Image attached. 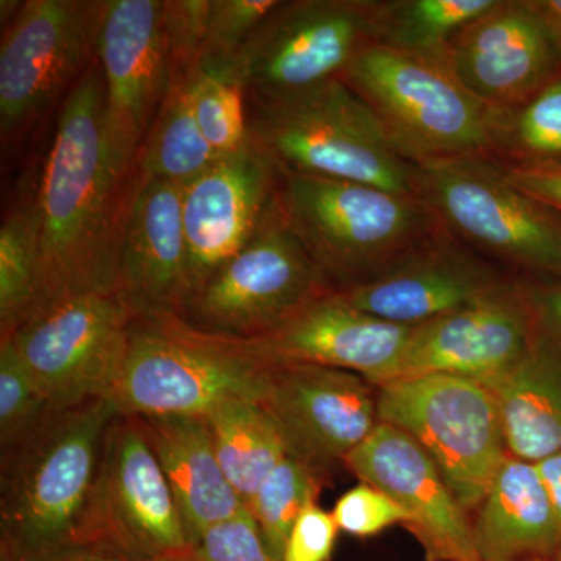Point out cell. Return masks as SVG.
<instances>
[{"instance_id":"4fadbf2b","label":"cell","mask_w":561,"mask_h":561,"mask_svg":"<svg viewBox=\"0 0 561 561\" xmlns=\"http://www.w3.org/2000/svg\"><path fill=\"white\" fill-rule=\"evenodd\" d=\"M101 2L27 0L11 16L0 46V130L31 128L95 58Z\"/></svg>"},{"instance_id":"8d00e7d4","label":"cell","mask_w":561,"mask_h":561,"mask_svg":"<svg viewBox=\"0 0 561 561\" xmlns=\"http://www.w3.org/2000/svg\"><path fill=\"white\" fill-rule=\"evenodd\" d=\"M208 9L209 0L162 2V24L172 69H194L201 65Z\"/></svg>"},{"instance_id":"ee69618b","label":"cell","mask_w":561,"mask_h":561,"mask_svg":"<svg viewBox=\"0 0 561 561\" xmlns=\"http://www.w3.org/2000/svg\"><path fill=\"white\" fill-rule=\"evenodd\" d=\"M524 561H561V553L551 557H541V559L524 560Z\"/></svg>"},{"instance_id":"5bb4252c","label":"cell","mask_w":561,"mask_h":561,"mask_svg":"<svg viewBox=\"0 0 561 561\" xmlns=\"http://www.w3.org/2000/svg\"><path fill=\"white\" fill-rule=\"evenodd\" d=\"M95 57L111 147L125 164L136 165L172 79L161 0H103Z\"/></svg>"},{"instance_id":"8fae6325","label":"cell","mask_w":561,"mask_h":561,"mask_svg":"<svg viewBox=\"0 0 561 561\" xmlns=\"http://www.w3.org/2000/svg\"><path fill=\"white\" fill-rule=\"evenodd\" d=\"M80 546L147 561H173L191 548L171 485L136 416L117 413L106 430Z\"/></svg>"},{"instance_id":"9a60e30c","label":"cell","mask_w":561,"mask_h":561,"mask_svg":"<svg viewBox=\"0 0 561 561\" xmlns=\"http://www.w3.org/2000/svg\"><path fill=\"white\" fill-rule=\"evenodd\" d=\"M373 387L353 371L276 364L261 404L275 421L287 456L328 476L378 426Z\"/></svg>"},{"instance_id":"d590c367","label":"cell","mask_w":561,"mask_h":561,"mask_svg":"<svg viewBox=\"0 0 561 561\" xmlns=\"http://www.w3.org/2000/svg\"><path fill=\"white\" fill-rule=\"evenodd\" d=\"M331 513L339 530L356 538H371L394 524L408 523V515L387 494L368 483L345 491Z\"/></svg>"},{"instance_id":"ab89813d","label":"cell","mask_w":561,"mask_h":561,"mask_svg":"<svg viewBox=\"0 0 561 561\" xmlns=\"http://www.w3.org/2000/svg\"><path fill=\"white\" fill-rule=\"evenodd\" d=\"M523 286L541 330L561 346V284Z\"/></svg>"},{"instance_id":"603a6c76","label":"cell","mask_w":561,"mask_h":561,"mask_svg":"<svg viewBox=\"0 0 561 561\" xmlns=\"http://www.w3.org/2000/svg\"><path fill=\"white\" fill-rule=\"evenodd\" d=\"M136 419L171 485L191 545L210 527L245 507L221 470L203 416L144 415Z\"/></svg>"},{"instance_id":"277c9868","label":"cell","mask_w":561,"mask_h":561,"mask_svg":"<svg viewBox=\"0 0 561 561\" xmlns=\"http://www.w3.org/2000/svg\"><path fill=\"white\" fill-rule=\"evenodd\" d=\"M276 205L335 290L389 271L443 228L419 195L278 172Z\"/></svg>"},{"instance_id":"ba28073f","label":"cell","mask_w":561,"mask_h":561,"mask_svg":"<svg viewBox=\"0 0 561 561\" xmlns=\"http://www.w3.org/2000/svg\"><path fill=\"white\" fill-rule=\"evenodd\" d=\"M378 415L430 454L465 512L478 508L508 457L496 398L472 379L427 375L383 383Z\"/></svg>"},{"instance_id":"1f68e13d","label":"cell","mask_w":561,"mask_h":561,"mask_svg":"<svg viewBox=\"0 0 561 561\" xmlns=\"http://www.w3.org/2000/svg\"><path fill=\"white\" fill-rule=\"evenodd\" d=\"M192 108L198 127L219 157L250 142L245 92L236 81L197 66L191 81Z\"/></svg>"},{"instance_id":"4316f807","label":"cell","mask_w":561,"mask_h":561,"mask_svg":"<svg viewBox=\"0 0 561 561\" xmlns=\"http://www.w3.org/2000/svg\"><path fill=\"white\" fill-rule=\"evenodd\" d=\"M206 420L221 470L249 504L262 481L287 457L275 421L257 401H230L214 409Z\"/></svg>"},{"instance_id":"8992f818","label":"cell","mask_w":561,"mask_h":561,"mask_svg":"<svg viewBox=\"0 0 561 561\" xmlns=\"http://www.w3.org/2000/svg\"><path fill=\"white\" fill-rule=\"evenodd\" d=\"M341 80L412 164L494 157L505 114L476 98L443 58L371 43Z\"/></svg>"},{"instance_id":"60d3db41","label":"cell","mask_w":561,"mask_h":561,"mask_svg":"<svg viewBox=\"0 0 561 561\" xmlns=\"http://www.w3.org/2000/svg\"><path fill=\"white\" fill-rule=\"evenodd\" d=\"M535 465H537L538 472L548 490L549 500H551L557 531H559V553H561V453L553 454L548 459Z\"/></svg>"},{"instance_id":"f1b7e54d","label":"cell","mask_w":561,"mask_h":561,"mask_svg":"<svg viewBox=\"0 0 561 561\" xmlns=\"http://www.w3.org/2000/svg\"><path fill=\"white\" fill-rule=\"evenodd\" d=\"M496 0H381L376 43L443 58L449 43Z\"/></svg>"},{"instance_id":"6da1fadb","label":"cell","mask_w":561,"mask_h":561,"mask_svg":"<svg viewBox=\"0 0 561 561\" xmlns=\"http://www.w3.org/2000/svg\"><path fill=\"white\" fill-rule=\"evenodd\" d=\"M140 184L138 164H125L111 147L105 84L95 57L62 101L36 186L39 300L35 316L68 298L114 291L122 239Z\"/></svg>"},{"instance_id":"f35d334b","label":"cell","mask_w":561,"mask_h":561,"mask_svg":"<svg viewBox=\"0 0 561 561\" xmlns=\"http://www.w3.org/2000/svg\"><path fill=\"white\" fill-rule=\"evenodd\" d=\"M500 164L515 186L561 216V164Z\"/></svg>"},{"instance_id":"836d02e7","label":"cell","mask_w":561,"mask_h":561,"mask_svg":"<svg viewBox=\"0 0 561 561\" xmlns=\"http://www.w3.org/2000/svg\"><path fill=\"white\" fill-rule=\"evenodd\" d=\"M54 411L32 382L13 342L0 341V449L27 437Z\"/></svg>"},{"instance_id":"7c38bea8","label":"cell","mask_w":561,"mask_h":561,"mask_svg":"<svg viewBox=\"0 0 561 561\" xmlns=\"http://www.w3.org/2000/svg\"><path fill=\"white\" fill-rule=\"evenodd\" d=\"M131 313L114 291L68 298L7 341L55 411L110 398L119 376Z\"/></svg>"},{"instance_id":"e575fe53","label":"cell","mask_w":561,"mask_h":561,"mask_svg":"<svg viewBox=\"0 0 561 561\" xmlns=\"http://www.w3.org/2000/svg\"><path fill=\"white\" fill-rule=\"evenodd\" d=\"M173 561H280L262 537L249 508L210 527Z\"/></svg>"},{"instance_id":"d4e9b609","label":"cell","mask_w":561,"mask_h":561,"mask_svg":"<svg viewBox=\"0 0 561 561\" xmlns=\"http://www.w3.org/2000/svg\"><path fill=\"white\" fill-rule=\"evenodd\" d=\"M486 387L500 408L508 456L538 463L561 453V346L540 324L529 353Z\"/></svg>"},{"instance_id":"2e32d148","label":"cell","mask_w":561,"mask_h":561,"mask_svg":"<svg viewBox=\"0 0 561 561\" xmlns=\"http://www.w3.org/2000/svg\"><path fill=\"white\" fill-rule=\"evenodd\" d=\"M537 332L523 284L511 280L482 300L413 328L390 382L449 375L489 386L529 353Z\"/></svg>"},{"instance_id":"52a82bcc","label":"cell","mask_w":561,"mask_h":561,"mask_svg":"<svg viewBox=\"0 0 561 561\" xmlns=\"http://www.w3.org/2000/svg\"><path fill=\"white\" fill-rule=\"evenodd\" d=\"M416 195L443 230L483 260L561 278L560 214L515 186L493 158L421 165Z\"/></svg>"},{"instance_id":"7402d4cb","label":"cell","mask_w":561,"mask_h":561,"mask_svg":"<svg viewBox=\"0 0 561 561\" xmlns=\"http://www.w3.org/2000/svg\"><path fill=\"white\" fill-rule=\"evenodd\" d=\"M114 294L131 317L183 316L191 294L183 186L142 180L122 239Z\"/></svg>"},{"instance_id":"5b68a950","label":"cell","mask_w":561,"mask_h":561,"mask_svg":"<svg viewBox=\"0 0 561 561\" xmlns=\"http://www.w3.org/2000/svg\"><path fill=\"white\" fill-rule=\"evenodd\" d=\"M275 365L250 341L175 313L133 317L110 400L122 415L205 416L225 402L264 400Z\"/></svg>"},{"instance_id":"44dd1931","label":"cell","mask_w":561,"mask_h":561,"mask_svg":"<svg viewBox=\"0 0 561 561\" xmlns=\"http://www.w3.org/2000/svg\"><path fill=\"white\" fill-rule=\"evenodd\" d=\"M413 328L360 311L334 290L280 327L250 341L273 364H311L357 373L375 387L393 379Z\"/></svg>"},{"instance_id":"d6986e66","label":"cell","mask_w":561,"mask_h":561,"mask_svg":"<svg viewBox=\"0 0 561 561\" xmlns=\"http://www.w3.org/2000/svg\"><path fill=\"white\" fill-rule=\"evenodd\" d=\"M276 180L275 165L250 140L183 186L191 294L253 238L275 197Z\"/></svg>"},{"instance_id":"f546056e","label":"cell","mask_w":561,"mask_h":561,"mask_svg":"<svg viewBox=\"0 0 561 561\" xmlns=\"http://www.w3.org/2000/svg\"><path fill=\"white\" fill-rule=\"evenodd\" d=\"M328 476L294 457H284L262 481L249 504L262 537L278 559L298 516L319 500Z\"/></svg>"},{"instance_id":"7bdbcfd3","label":"cell","mask_w":561,"mask_h":561,"mask_svg":"<svg viewBox=\"0 0 561 561\" xmlns=\"http://www.w3.org/2000/svg\"><path fill=\"white\" fill-rule=\"evenodd\" d=\"M49 561H147L125 556V553L108 551V549L79 546L54 557Z\"/></svg>"},{"instance_id":"e0dca14e","label":"cell","mask_w":561,"mask_h":561,"mask_svg":"<svg viewBox=\"0 0 561 561\" xmlns=\"http://www.w3.org/2000/svg\"><path fill=\"white\" fill-rule=\"evenodd\" d=\"M443 60L476 98L504 114L560 76L561 66L530 0H496L457 33Z\"/></svg>"},{"instance_id":"30bf717a","label":"cell","mask_w":561,"mask_h":561,"mask_svg":"<svg viewBox=\"0 0 561 561\" xmlns=\"http://www.w3.org/2000/svg\"><path fill=\"white\" fill-rule=\"evenodd\" d=\"M381 0H287L262 21L224 77L275 98L341 80L378 38Z\"/></svg>"},{"instance_id":"484cf974","label":"cell","mask_w":561,"mask_h":561,"mask_svg":"<svg viewBox=\"0 0 561 561\" xmlns=\"http://www.w3.org/2000/svg\"><path fill=\"white\" fill-rule=\"evenodd\" d=\"M195 69H172L168 94L140 147L138 168L142 180L186 186L220 158L203 136L192 108Z\"/></svg>"},{"instance_id":"d6a6232c","label":"cell","mask_w":561,"mask_h":561,"mask_svg":"<svg viewBox=\"0 0 561 561\" xmlns=\"http://www.w3.org/2000/svg\"><path fill=\"white\" fill-rule=\"evenodd\" d=\"M278 5L279 0H209L201 66L225 76Z\"/></svg>"},{"instance_id":"74e56055","label":"cell","mask_w":561,"mask_h":561,"mask_svg":"<svg viewBox=\"0 0 561 561\" xmlns=\"http://www.w3.org/2000/svg\"><path fill=\"white\" fill-rule=\"evenodd\" d=\"M339 531L332 513L312 502L291 527L280 561H331Z\"/></svg>"},{"instance_id":"83f0119b","label":"cell","mask_w":561,"mask_h":561,"mask_svg":"<svg viewBox=\"0 0 561 561\" xmlns=\"http://www.w3.org/2000/svg\"><path fill=\"white\" fill-rule=\"evenodd\" d=\"M36 190L7 210L0 227V341L32 319L39 300Z\"/></svg>"},{"instance_id":"cb8c5ba5","label":"cell","mask_w":561,"mask_h":561,"mask_svg":"<svg viewBox=\"0 0 561 561\" xmlns=\"http://www.w3.org/2000/svg\"><path fill=\"white\" fill-rule=\"evenodd\" d=\"M481 561H524L559 553L551 500L537 465L508 456L471 522Z\"/></svg>"},{"instance_id":"b9f144b4","label":"cell","mask_w":561,"mask_h":561,"mask_svg":"<svg viewBox=\"0 0 561 561\" xmlns=\"http://www.w3.org/2000/svg\"><path fill=\"white\" fill-rule=\"evenodd\" d=\"M561 60V0H530Z\"/></svg>"},{"instance_id":"4dcf8cb0","label":"cell","mask_w":561,"mask_h":561,"mask_svg":"<svg viewBox=\"0 0 561 561\" xmlns=\"http://www.w3.org/2000/svg\"><path fill=\"white\" fill-rule=\"evenodd\" d=\"M553 164L561 158V73L518 110L505 113L493 160Z\"/></svg>"},{"instance_id":"9c48e42d","label":"cell","mask_w":561,"mask_h":561,"mask_svg":"<svg viewBox=\"0 0 561 561\" xmlns=\"http://www.w3.org/2000/svg\"><path fill=\"white\" fill-rule=\"evenodd\" d=\"M334 290L273 197L253 238L192 291L181 317L203 331L253 341Z\"/></svg>"},{"instance_id":"3957f363","label":"cell","mask_w":561,"mask_h":561,"mask_svg":"<svg viewBox=\"0 0 561 561\" xmlns=\"http://www.w3.org/2000/svg\"><path fill=\"white\" fill-rule=\"evenodd\" d=\"M245 103L251 144L276 171L416 195L419 165L398 153L345 81L275 98L245 95Z\"/></svg>"},{"instance_id":"ffe728a7","label":"cell","mask_w":561,"mask_h":561,"mask_svg":"<svg viewBox=\"0 0 561 561\" xmlns=\"http://www.w3.org/2000/svg\"><path fill=\"white\" fill-rule=\"evenodd\" d=\"M511 280L445 230L368 283L341 291L360 311L419 327L489 297Z\"/></svg>"},{"instance_id":"7a4b0ae2","label":"cell","mask_w":561,"mask_h":561,"mask_svg":"<svg viewBox=\"0 0 561 561\" xmlns=\"http://www.w3.org/2000/svg\"><path fill=\"white\" fill-rule=\"evenodd\" d=\"M116 415L110 398L54 411L0 449V561H49L79 548L103 438Z\"/></svg>"},{"instance_id":"ac0fdd59","label":"cell","mask_w":561,"mask_h":561,"mask_svg":"<svg viewBox=\"0 0 561 561\" xmlns=\"http://www.w3.org/2000/svg\"><path fill=\"white\" fill-rule=\"evenodd\" d=\"M343 465L408 515L405 527L419 541L426 561H481L468 512L430 454L411 435L379 421Z\"/></svg>"}]
</instances>
